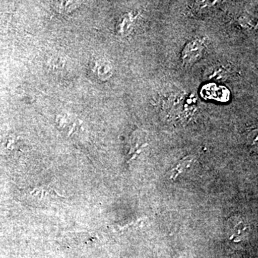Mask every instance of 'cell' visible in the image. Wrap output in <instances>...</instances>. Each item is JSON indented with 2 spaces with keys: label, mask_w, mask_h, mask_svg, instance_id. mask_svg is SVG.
<instances>
[{
  "label": "cell",
  "mask_w": 258,
  "mask_h": 258,
  "mask_svg": "<svg viewBox=\"0 0 258 258\" xmlns=\"http://www.w3.org/2000/svg\"><path fill=\"white\" fill-rule=\"evenodd\" d=\"M138 15L136 13H128L125 14L124 17L120 20L119 24V32L122 35L128 33L130 31L131 29L133 27L134 22L137 19Z\"/></svg>",
  "instance_id": "obj_5"
},
{
  "label": "cell",
  "mask_w": 258,
  "mask_h": 258,
  "mask_svg": "<svg viewBox=\"0 0 258 258\" xmlns=\"http://www.w3.org/2000/svg\"><path fill=\"white\" fill-rule=\"evenodd\" d=\"M96 71L99 79L106 81L112 75V66L109 62L105 60H99L96 62Z\"/></svg>",
  "instance_id": "obj_4"
},
{
  "label": "cell",
  "mask_w": 258,
  "mask_h": 258,
  "mask_svg": "<svg viewBox=\"0 0 258 258\" xmlns=\"http://www.w3.org/2000/svg\"><path fill=\"white\" fill-rule=\"evenodd\" d=\"M195 160V157L192 155L186 156L181 159L176 164L170 171H169V179H176L177 176L181 173L184 172L185 169H188L191 166V163Z\"/></svg>",
  "instance_id": "obj_3"
},
{
  "label": "cell",
  "mask_w": 258,
  "mask_h": 258,
  "mask_svg": "<svg viewBox=\"0 0 258 258\" xmlns=\"http://www.w3.org/2000/svg\"><path fill=\"white\" fill-rule=\"evenodd\" d=\"M201 95L206 100L226 102L230 98V91L227 88L216 83L205 85L201 90Z\"/></svg>",
  "instance_id": "obj_2"
},
{
  "label": "cell",
  "mask_w": 258,
  "mask_h": 258,
  "mask_svg": "<svg viewBox=\"0 0 258 258\" xmlns=\"http://www.w3.org/2000/svg\"><path fill=\"white\" fill-rule=\"evenodd\" d=\"M206 50V42L203 37L191 39L183 47L181 52V62L186 66H192L201 59Z\"/></svg>",
  "instance_id": "obj_1"
}]
</instances>
